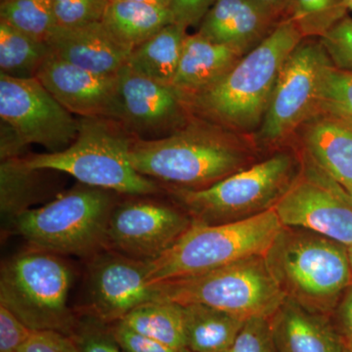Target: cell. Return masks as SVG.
I'll use <instances>...</instances> for the list:
<instances>
[{
  "instance_id": "cell-1",
  "label": "cell",
  "mask_w": 352,
  "mask_h": 352,
  "mask_svg": "<svg viewBox=\"0 0 352 352\" xmlns=\"http://www.w3.org/2000/svg\"><path fill=\"white\" fill-rule=\"evenodd\" d=\"M254 153V141L192 115L164 138H134L129 159L146 177L173 188L201 189L256 163Z\"/></svg>"
},
{
  "instance_id": "cell-2",
  "label": "cell",
  "mask_w": 352,
  "mask_h": 352,
  "mask_svg": "<svg viewBox=\"0 0 352 352\" xmlns=\"http://www.w3.org/2000/svg\"><path fill=\"white\" fill-rule=\"evenodd\" d=\"M303 36L291 18L200 94L187 100L195 117L236 132L258 131L287 58Z\"/></svg>"
},
{
  "instance_id": "cell-3",
  "label": "cell",
  "mask_w": 352,
  "mask_h": 352,
  "mask_svg": "<svg viewBox=\"0 0 352 352\" xmlns=\"http://www.w3.org/2000/svg\"><path fill=\"white\" fill-rule=\"evenodd\" d=\"M264 258L285 296L315 314L332 316L352 285L347 248L310 231L283 227Z\"/></svg>"
},
{
  "instance_id": "cell-4",
  "label": "cell",
  "mask_w": 352,
  "mask_h": 352,
  "mask_svg": "<svg viewBox=\"0 0 352 352\" xmlns=\"http://www.w3.org/2000/svg\"><path fill=\"white\" fill-rule=\"evenodd\" d=\"M76 140L63 151L25 157L34 170H55L87 186L131 197L160 192L155 180L140 175L129 159L135 138L118 120L80 118Z\"/></svg>"
},
{
  "instance_id": "cell-5",
  "label": "cell",
  "mask_w": 352,
  "mask_h": 352,
  "mask_svg": "<svg viewBox=\"0 0 352 352\" xmlns=\"http://www.w3.org/2000/svg\"><path fill=\"white\" fill-rule=\"evenodd\" d=\"M302 168L295 153L278 152L206 188L168 191L193 223L215 226L249 219L274 208Z\"/></svg>"
},
{
  "instance_id": "cell-6",
  "label": "cell",
  "mask_w": 352,
  "mask_h": 352,
  "mask_svg": "<svg viewBox=\"0 0 352 352\" xmlns=\"http://www.w3.org/2000/svg\"><path fill=\"white\" fill-rule=\"evenodd\" d=\"M273 208L238 221L215 226L192 223L168 251L150 261V285L179 279L265 256L283 229Z\"/></svg>"
},
{
  "instance_id": "cell-7",
  "label": "cell",
  "mask_w": 352,
  "mask_h": 352,
  "mask_svg": "<svg viewBox=\"0 0 352 352\" xmlns=\"http://www.w3.org/2000/svg\"><path fill=\"white\" fill-rule=\"evenodd\" d=\"M73 270L62 256L31 247L2 264L0 305L34 331L72 337L78 314L68 305Z\"/></svg>"
},
{
  "instance_id": "cell-8",
  "label": "cell",
  "mask_w": 352,
  "mask_h": 352,
  "mask_svg": "<svg viewBox=\"0 0 352 352\" xmlns=\"http://www.w3.org/2000/svg\"><path fill=\"white\" fill-rule=\"evenodd\" d=\"M115 194L82 184L27 210L16 219L12 231L32 247L60 256L92 258L107 245Z\"/></svg>"
},
{
  "instance_id": "cell-9",
  "label": "cell",
  "mask_w": 352,
  "mask_h": 352,
  "mask_svg": "<svg viewBox=\"0 0 352 352\" xmlns=\"http://www.w3.org/2000/svg\"><path fill=\"white\" fill-rule=\"evenodd\" d=\"M153 285L161 300L182 305H208L245 320L270 319L286 298L264 256Z\"/></svg>"
},
{
  "instance_id": "cell-10",
  "label": "cell",
  "mask_w": 352,
  "mask_h": 352,
  "mask_svg": "<svg viewBox=\"0 0 352 352\" xmlns=\"http://www.w3.org/2000/svg\"><path fill=\"white\" fill-rule=\"evenodd\" d=\"M333 67L320 38H303L287 58L261 126L256 144L278 145L320 111L322 91Z\"/></svg>"
},
{
  "instance_id": "cell-11",
  "label": "cell",
  "mask_w": 352,
  "mask_h": 352,
  "mask_svg": "<svg viewBox=\"0 0 352 352\" xmlns=\"http://www.w3.org/2000/svg\"><path fill=\"white\" fill-rule=\"evenodd\" d=\"M0 119L24 148L38 144L50 153L63 151L78 135V120L36 78L0 74Z\"/></svg>"
},
{
  "instance_id": "cell-12",
  "label": "cell",
  "mask_w": 352,
  "mask_h": 352,
  "mask_svg": "<svg viewBox=\"0 0 352 352\" xmlns=\"http://www.w3.org/2000/svg\"><path fill=\"white\" fill-rule=\"evenodd\" d=\"M273 210L284 227L310 231L346 248L352 245L349 195L307 161Z\"/></svg>"
},
{
  "instance_id": "cell-13",
  "label": "cell",
  "mask_w": 352,
  "mask_h": 352,
  "mask_svg": "<svg viewBox=\"0 0 352 352\" xmlns=\"http://www.w3.org/2000/svg\"><path fill=\"white\" fill-rule=\"evenodd\" d=\"M192 223L182 208L133 197L113 208L106 249L139 261H155L168 251Z\"/></svg>"
},
{
  "instance_id": "cell-14",
  "label": "cell",
  "mask_w": 352,
  "mask_h": 352,
  "mask_svg": "<svg viewBox=\"0 0 352 352\" xmlns=\"http://www.w3.org/2000/svg\"><path fill=\"white\" fill-rule=\"evenodd\" d=\"M150 261L105 249L87 259V302L85 312L108 324L122 320L142 303L161 300L148 276Z\"/></svg>"
},
{
  "instance_id": "cell-15",
  "label": "cell",
  "mask_w": 352,
  "mask_h": 352,
  "mask_svg": "<svg viewBox=\"0 0 352 352\" xmlns=\"http://www.w3.org/2000/svg\"><path fill=\"white\" fill-rule=\"evenodd\" d=\"M120 124L133 138H164L192 117L188 104L175 87L155 82L127 65L119 73Z\"/></svg>"
},
{
  "instance_id": "cell-16",
  "label": "cell",
  "mask_w": 352,
  "mask_h": 352,
  "mask_svg": "<svg viewBox=\"0 0 352 352\" xmlns=\"http://www.w3.org/2000/svg\"><path fill=\"white\" fill-rule=\"evenodd\" d=\"M36 78L73 115L120 122L119 75L92 73L65 62L51 52Z\"/></svg>"
},
{
  "instance_id": "cell-17",
  "label": "cell",
  "mask_w": 352,
  "mask_h": 352,
  "mask_svg": "<svg viewBox=\"0 0 352 352\" xmlns=\"http://www.w3.org/2000/svg\"><path fill=\"white\" fill-rule=\"evenodd\" d=\"M282 21L251 0H217L204 16L197 32L247 54Z\"/></svg>"
},
{
  "instance_id": "cell-18",
  "label": "cell",
  "mask_w": 352,
  "mask_h": 352,
  "mask_svg": "<svg viewBox=\"0 0 352 352\" xmlns=\"http://www.w3.org/2000/svg\"><path fill=\"white\" fill-rule=\"evenodd\" d=\"M47 43L55 56L100 75H119L131 53L102 22L57 27Z\"/></svg>"
},
{
  "instance_id": "cell-19",
  "label": "cell",
  "mask_w": 352,
  "mask_h": 352,
  "mask_svg": "<svg viewBox=\"0 0 352 352\" xmlns=\"http://www.w3.org/2000/svg\"><path fill=\"white\" fill-rule=\"evenodd\" d=\"M300 129L308 163L346 193L351 191L352 124L327 113H318Z\"/></svg>"
},
{
  "instance_id": "cell-20",
  "label": "cell",
  "mask_w": 352,
  "mask_h": 352,
  "mask_svg": "<svg viewBox=\"0 0 352 352\" xmlns=\"http://www.w3.org/2000/svg\"><path fill=\"white\" fill-rule=\"evenodd\" d=\"M276 352H344L332 317L315 314L285 298L270 318Z\"/></svg>"
},
{
  "instance_id": "cell-21",
  "label": "cell",
  "mask_w": 352,
  "mask_h": 352,
  "mask_svg": "<svg viewBox=\"0 0 352 352\" xmlns=\"http://www.w3.org/2000/svg\"><path fill=\"white\" fill-rule=\"evenodd\" d=\"M244 55L230 46L204 38L198 32L187 34L171 87L187 102L217 82Z\"/></svg>"
},
{
  "instance_id": "cell-22",
  "label": "cell",
  "mask_w": 352,
  "mask_h": 352,
  "mask_svg": "<svg viewBox=\"0 0 352 352\" xmlns=\"http://www.w3.org/2000/svg\"><path fill=\"white\" fill-rule=\"evenodd\" d=\"M185 347L191 352H222L231 349L245 319L208 305H182Z\"/></svg>"
},
{
  "instance_id": "cell-23",
  "label": "cell",
  "mask_w": 352,
  "mask_h": 352,
  "mask_svg": "<svg viewBox=\"0 0 352 352\" xmlns=\"http://www.w3.org/2000/svg\"><path fill=\"white\" fill-rule=\"evenodd\" d=\"M102 23L113 38L132 51L175 20L168 7L110 0Z\"/></svg>"
},
{
  "instance_id": "cell-24",
  "label": "cell",
  "mask_w": 352,
  "mask_h": 352,
  "mask_svg": "<svg viewBox=\"0 0 352 352\" xmlns=\"http://www.w3.org/2000/svg\"><path fill=\"white\" fill-rule=\"evenodd\" d=\"M186 31L187 27L178 23L166 25L131 51L127 66L155 82L173 85L188 34Z\"/></svg>"
},
{
  "instance_id": "cell-25",
  "label": "cell",
  "mask_w": 352,
  "mask_h": 352,
  "mask_svg": "<svg viewBox=\"0 0 352 352\" xmlns=\"http://www.w3.org/2000/svg\"><path fill=\"white\" fill-rule=\"evenodd\" d=\"M25 164L24 157H13L0 164V212L2 229L7 234L13 230L16 219L41 197L39 173Z\"/></svg>"
},
{
  "instance_id": "cell-26",
  "label": "cell",
  "mask_w": 352,
  "mask_h": 352,
  "mask_svg": "<svg viewBox=\"0 0 352 352\" xmlns=\"http://www.w3.org/2000/svg\"><path fill=\"white\" fill-rule=\"evenodd\" d=\"M141 335L184 351V329L182 305L166 300H151L138 305L120 320Z\"/></svg>"
},
{
  "instance_id": "cell-27",
  "label": "cell",
  "mask_w": 352,
  "mask_h": 352,
  "mask_svg": "<svg viewBox=\"0 0 352 352\" xmlns=\"http://www.w3.org/2000/svg\"><path fill=\"white\" fill-rule=\"evenodd\" d=\"M50 54L47 43L0 21V74L18 78H36Z\"/></svg>"
},
{
  "instance_id": "cell-28",
  "label": "cell",
  "mask_w": 352,
  "mask_h": 352,
  "mask_svg": "<svg viewBox=\"0 0 352 352\" xmlns=\"http://www.w3.org/2000/svg\"><path fill=\"white\" fill-rule=\"evenodd\" d=\"M0 21L44 43L58 27L51 0H0Z\"/></svg>"
},
{
  "instance_id": "cell-29",
  "label": "cell",
  "mask_w": 352,
  "mask_h": 352,
  "mask_svg": "<svg viewBox=\"0 0 352 352\" xmlns=\"http://www.w3.org/2000/svg\"><path fill=\"white\" fill-rule=\"evenodd\" d=\"M346 0H295L291 19L305 38H321L346 17Z\"/></svg>"
},
{
  "instance_id": "cell-30",
  "label": "cell",
  "mask_w": 352,
  "mask_h": 352,
  "mask_svg": "<svg viewBox=\"0 0 352 352\" xmlns=\"http://www.w3.org/2000/svg\"><path fill=\"white\" fill-rule=\"evenodd\" d=\"M319 113H327L352 124L351 72L335 66L330 69L324 82Z\"/></svg>"
},
{
  "instance_id": "cell-31",
  "label": "cell",
  "mask_w": 352,
  "mask_h": 352,
  "mask_svg": "<svg viewBox=\"0 0 352 352\" xmlns=\"http://www.w3.org/2000/svg\"><path fill=\"white\" fill-rule=\"evenodd\" d=\"M71 338L80 352H122L113 337L112 324L87 312L78 314L75 332Z\"/></svg>"
},
{
  "instance_id": "cell-32",
  "label": "cell",
  "mask_w": 352,
  "mask_h": 352,
  "mask_svg": "<svg viewBox=\"0 0 352 352\" xmlns=\"http://www.w3.org/2000/svg\"><path fill=\"white\" fill-rule=\"evenodd\" d=\"M58 27L102 22L110 0H51Z\"/></svg>"
},
{
  "instance_id": "cell-33",
  "label": "cell",
  "mask_w": 352,
  "mask_h": 352,
  "mask_svg": "<svg viewBox=\"0 0 352 352\" xmlns=\"http://www.w3.org/2000/svg\"><path fill=\"white\" fill-rule=\"evenodd\" d=\"M320 41L333 66L352 73V18H342Z\"/></svg>"
},
{
  "instance_id": "cell-34",
  "label": "cell",
  "mask_w": 352,
  "mask_h": 352,
  "mask_svg": "<svg viewBox=\"0 0 352 352\" xmlns=\"http://www.w3.org/2000/svg\"><path fill=\"white\" fill-rule=\"evenodd\" d=\"M231 352H276L271 336L270 319L252 318L230 349Z\"/></svg>"
},
{
  "instance_id": "cell-35",
  "label": "cell",
  "mask_w": 352,
  "mask_h": 352,
  "mask_svg": "<svg viewBox=\"0 0 352 352\" xmlns=\"http://www.w3.org/2000/svg\"><path fill=\"white\" fill-rule=\"evenodd\" d=\"M34 332L8 308L0 305V352H19Z\"/></svg>"
},
{
  "instance_id": "cell-36",
  "label": "cell",
  "mask_w": 352,
  "mask_h": 352,
  "mask_svg": "<svg viewBox=\"0 0 352 352\" xmlns=\"http://www.w3.org/2000/svg\"><path fill=\"white\" fill-rule=\"evenodd\" d=\"M113 337L124 352H182L157 340L141 335L122 321L112 324Z\"/></svg>"
},
{
  "instance_id": "cell-37",
  "label": "cell",
  "mask_w": 352,
  "mask_h": 352,
  "mask_svg": "<svg viewBox=\"0 0 352 352\" xmlns=\"http://www.w3.org/2000/svg\"><path fill=\"white\" fill-rule=\"evenodd\" d=\"M19 352H80L69 336L53 331H34Z\"/></svg>"
},
{
  "instance_id": "cell-38",
  "label": "cell",
  "mask_w": 352,
  "mask_h": 352,
  "mask_svg": "<svg viewBox=\"0 0 352 352\" xmlns=\"http://www.w3.org/2000/svg\"><path fill=\"white\" fill-rule=\"evenodd\" d=\"M215 1L217 0H171L170 9L175 23L188 28L200 24Z\"/></svg>"
},
{
  "instance_id": "cell-39",
  "label": "cell",
  "mask_w": 352,
  "mask_h": 352,
  "mask_svg": "<svg viewBox=\"0 0 352 352\" xmlns=\"http://www.w3.org/2000/svg\"><path fill=\"white\" fill-rule=\"evenodd\" d=\"M331 317L344 349L352 352V285L340 298Z\"/></svg>"
},
{
  "instance_id": "cell-40",
  "label": "cell",
  "mask_w": 352,
  "mask_h": 352,
  "mask_svg": "<svg viewBox=\"0 0 352 352\" xmlns=\"http://www.w3.org/2000/svg\"><path fill=\"white\" fill-rule=\"evenodd\" d=\"M280 20L291 17L295 0H251Z\"/></svg>"
},
{
  "instance_id": "cell-41",
  "label": "cell",
  "mask_w": 352,
  "mask_h": 352,
  "mask_svg": "<svg viewBox=\"0 0 352 352\" xmlns=\"http://www.w3.org/2000/svg\"><path fill=\"white\" fill-rule=\"evenodd\" d=\"M124 1L139 2V3L151 4V6L170 8L171 0H124Z\"/></svg>"
},
{
  "instance_id": "cell-42",
  "label": "cell",
  "mask_w": 352,
  "mask_h": 352,
  "mask_svg": "<svg viewBox=\"0 0 352 352\" xmlns=\"http://www.w3.org/2000/svg\"><path fill=\"white\" fill-rule=\"evenodd\" d=\"M347 251H349V259H351V263L352 266V245L351 247L347 248Z\"/></svg>"
},
{
  "instance_id": "cell-43",
  "label": "cell",
  "mask_w": 352,
  "mask_h": 352,
  "mask_svg": "<svg viewBox=\"0 0 352 352\" xmlns=\"http://www.w3.org/2000/svg\"><path fill=\"white\" fill-rule=\"evenodd\" d=\"M346 4L349 11H352V0H346Z\"/></svg>"
},
{
  "instance_id": "cell-44",
  "label": "cell",
  "mask_w": 352,
  "mask_h": 352,
  "mask_svg": "<svg viewBox=\"0 0 352 352\" xmlns=\"http://www.w3.org/2000/svg\"><path fill=\"white\" fill-rule=\"evenodd\" d=\"M347 195H349V200H351L352 204V190L351 191H349V193H347Z\"/></svg>"
},
{
  "instance_id": "cell-45",
  "label": "cell",
  "mask_w": 352,
  "mask_h": 352,
  "mask_svg": "<svg viewBox=\"0 0 352 352\" xmlns=\"http://www.w3.org/2000/svg\"><path fill=\"white\" fill-rule=\"evenodd\" d=\"M182 352H191V351H189L188 349H184V351H183Z\"/></svg>"
},
{
  "instance_id": "cell-46",
  "label": "cell",
  "mask_w": 352,
  "mask_h": 352,
  "mask_svg": "<svg viewBox=\"0 0 352 352\" xmlns=\"http://www.w3.org/2000/svg\"><path fill=\"white\" fill-rule=\"evenodd\" d=\"M222 352H231V351H230V349H227V351H222Z\"/></svg>"
},
{
  "instance_id": "cell-47",
  "label": "cell",
  "mask_w": 352,
  "mask_h": 352,
  "mask_svg": "<svg viewBox=\"0 0 352 352\" xmlns=\"http://www.w3.org/2000/svg\"><path fill=\"white\" fill-rule=\"evenodd\" d=\"M344 352H349V351H347V349H344Z\"/></svg>"
}]
</instances>
